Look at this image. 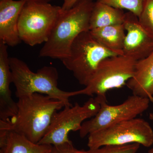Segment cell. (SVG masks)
<instances>
[{
	"label": "cell",
	"instance_id": "cell-1",
	"mask_svg": "<svg viewBox=\"0 0 153 153\" xmlns=\"http://www.w3.org/2000/svg\"><path fill=\"white\" fill-rule=\"evenodd\" d=\"M17 103L16 116L2 121L9 130L23 135L35 143L44 137L55 113L65 106L61 100L37 93L20 97Z\"/></svg>",
	"mask_w": 153,
	"mask_h": 153
},
{
	"label": "cell",
	"instance_id": "cell-2",
	"mask_svg": "<svg viewBox=\"0 0 153 153\" xmlns=\"http://www.w3.org/2000/svg\"><path fill=\"white\" fill-rule=\"evenodd\" d=\"M94 2L78 0L71 9L62 12L39 56L63 60L69 56L72 43L79 34L90 31Z\"/></svg>",
	"mask_w": 153,
	"mask_h": 153
},
{
	"label": "cell",
	"instance_id": "cell-3",
	"mask_svg": "<svg viewBox=\"0 0 153 153\" xmlns=\"http://www.w3.org/2000/svg\"><path fill=\"white\" fill-rule=\"evenodd\" d=\"M10 63L12 82L16 87L15 94L18 98L40 93L63 101L65 106L72 105L69 99L76 95V91H64L58 87V73L55 67L44 66L34 72L27 63L17 57H10Z\"/></svg>",
	"mask_w": 153,
	"mask_h": 153
},
{
	"label": "cell",
	"instance_id": "cell-4",
	"mask_svg": "<svg viewBox=\"0 0 153 153\" xmlns=\"http://www.w3.org/2000/svg\"><path fill=\"white\" fill-rule=\"evenodd\" d=\"M120 55L103 47L90 31L79 34L71 45L69 56L61 60L80 85L86 86L99 63L107 57Z\"/></svg>",
	"mask_w": 153,
	"mask_h": 153
},
{
	"label": "cell",
	"instance_id": "cell-5",
	"mask_svg": "<svg viewBox=\"0 0 153 153\" xmlns=\"http://www.w3.org/2000/svg\"><path fill=\"white\" fill-rule=\"evenodd\" d=\"M61 12L49 3L26 2L18 22L21 41L31 47L47 42Z\"/></svg>",
	"mask_w": 153,
	"mask_h": 153
},
{
	"label": "cell",
	"instance_id": "cell-6",
	"mask_svg": "<svg viewBox=\"0 0 153 153\" xmlns=\"http://www.w3.org/2000/svg\"><path fill=\"white\" fill-rule=\"evenodd\" d=\"M137 62L124 55L107 57L99 63L85 88L76 91V95H105L108 91L126 85L134 76Z\"/></svg>",
	"mask_w": 153,
	"mask_h": 153
},
{
	"label": "cell",
	"instance_id": "cell-7",
	"mask_svg": "<svg viewBox=\"0 0 153 153\" xmlns=\"http://www.w3.org/2000/svg\"><path fill=\"white\" fill-rule=\"evenodd\" d=\"M138 143L149 148L153 144V130L148 122L135 118L115 124L88 135L89 149L108 145Z\"/></svg>",
	"mask_w": 153,
	"mask_h": 153
},
{
	"label": "cell",
	"instance_id": "cell-8",
	"mask_svg": "<svg viewBox=\"0 0 153 153\" xmlns=\"http://www.w3.org/2000/svg\"><path fill=\"white\" fill-rule=\"evenodd\" d=\"M100 108L98 96L90 98L82 105L76 102L74 106L64 107L55 113L47 133L38 143L56 146L69 142V133L79 131L84 120L95 116Z\"/></svg>",
	"mask_w": 153,
	"mask_h": 153
},
{
	"label": "cell",
	"instance_id": "cell-9",
	"mask_svg": "<svg viewBox=\"0 0 153 153\" xmlns=\"http://www.w3.org/2000/svg\"><path fill=\"white\" fill-rule=\"evenodd\" d=\"M97 96L100 99V109L95 116L82 123L79 130L81 138L115 124L135 118L148 109L151 101L149 98L133 94L121 104L111 105L107 103L105 95Z\"/></svg>",
	"mask_w": 153,
	"mask_h": 153
},
{
	"label": "cell",
	"instance_id": "cell-10",
	"mask_svg": "<svg viewBox=\"0 0 153 153\" xmlns=\"http://www.w3.org/2000/svg\"><path fill=\"white\" fill-rule=\"evenodd\" d=\"M123 25L126 31L123 55L137 61L153 52V35L140 23L138 17L130 12L125 13Z\"/></svg>",
	"mask_w": 153,
	"mask_h": 153
},
{
	"label": "cell",
	"instance_id": "cell-11",
	"mask_svg": "<svg viewBox=\"0 0 153 153\" xmlns=\"http://www.w3.org/2000/svg\"><path fill=\"white\" fill-rule=\"evenodd\" d=\"M26 2L0 0V40L13 47L22 42L18 31L19 16Z\"/></svg>",
	"mask_w": 153,
	"mask_h": 153
},
{
	"label": "cell",
	"instance_id": "cell-12",
	"mask_svg": "<svg viewBox=\"0 0 153 153\" xmlns=\"http://www.w3.org/2000/svg\"><path fill=\"white\" fill-rule=\"evenodd\" d=\"M126 85L133 94L149 98L153 102V52L137 61L134 76Z\"/></svg>",
	"mask_w": 153,
	"mask_h": 153
},
{
	"label": "cell",
	"instance_id": "cell-13",
	"mask_svg": "<svg viewBox=\"0 0 153 153\" xmlns=\"http://www.w3.org/2000/svg\"><path fill=\"white\" fill-rule=\"evenodd\" d=\"M7 129V139L4 145L0 148V153H49L52 145L35 143L26 137Z\"/></svg>",
	"mask_w": 153,
	"mask_h": 153
},
{
	"label": "cell",
	"instance_id": "cell-14",
	"mask_svg": "<svg viewBox=\"0 0 153 153\" xmlns=\"http://www.w3.org/2000/svg\"><path fill=\"white\" fill-rule=\"evenodd\" d=\"M123 10L113 7L97 0L94 2L90 19V30L111 25L123 24Z\"/></svg>",
	"mask_w": 153,
	"mask_h": 153
},
{
	"label": "cell",
	"instance_id": "cell-15",
	"mask_svg": "<svg viewBox=\"0 0 153 153\" xmlns=\"http://www.w3.org/2000/svg\"><path fill=\"white\" fill-rule=\"evenodd\" d=\"M125 31L123 24H122L97 28L90 31L96 40L103 47L123 55Z\"/></svg>",
	"mask_w": 153,
	"mask_h": 153
},
{
	"label": "cell",
	"instance_id": "cell-16",
	"mask_svg": "<svg viewBox=\"0 0 153 153\" xmlns=\"http://www.w3.org/2000/svg\"><path fill=\"white\" fill-rule=\"evenodd\" d=\"M113 7L126 10L139 17L142 12L146 0H98Z\"/></svg>",
	"mask_w": 153,
	"mask_h": 153
},
{
	"label": "cell",
	"instance_id": "cell-17",
	"mask_svg": "<svg viewBox=\"0 0 153 153\" xmlns=\"http://www.w3.org/2000/svg\"><path fill=\"white\" fill-rule=\"evenodd\" d=\"M138 143L117 146L108 145L95 149H89L87 153H136L140 146Z\"/></svg>",
	"mask_w": 153,
	"mask_h": 153
},
{
	"label": "cell",
	"instance_id": "cell-18",
	"mask_svg": "<svg viewBox=\"0 0 153 153\" xmlns=\"http://www.w3.org/2000/svg\"><path fill=\"white\" fill-rule=\"evenodd\" d=\"M138 18L140 23L153 35V0H146Z\"/></svg>",
	"mask_w": 153,
	"mask_h": 153
},
{
	"label": "cell",
	"instance_id": "cell-19",
	"mask_svg": "<svg viewBox=\"0 0 153 153\" xmlns=\"http://www.w3.org/2000/svg\"><path fill=\"white\" fill-rule=\"evenodd\" d=\"M49 153H87V151L77 149L70 140L62 144L52 146Z\"/></svg>",
	"mask_w": 153,
	"mask_h": 153
},
{
	"label": "cell",
	"instance_id": "cell-20",
	"mask_svg": "<svg viewBox=\"0 0 153 153\" xmlns=\"http://www.w3.org/2000/svg\"><path fill=\"white\" fill-rule=\"evenodd\" d=\"M78 0H63V5L61 7V11L63 12L71 9Z\"/></svg>",
	"mask_w": 153,
	"mask_h": 153
},
{
	"label": "cell",
	"instance_id": "cell-21",
	"mask_svg": "<svg viewBox=\"0 0 153 153\" xmlns=\"http://www.w3.org/2000/svg\"><path fill=\"white\" fill-rule=\"evenodd\" d=\"M23 1H25L26 2L29 1H34L38 2H48L50 1H53V0H23Z\"/></svg>",
	"mask_w": 153,
	"mask_h": 153
},
{
	"label": "cell",
	"instance_id": "cell-22",
	"mask_svg": "<svg viewBox=\"0 0 153 153\" xmlns=\"http://www.w3.org/2000/svg\"><path fill=\"white\" fill-rule=\"evenodd\" d=\"M149 118L151 120H153V113L150 114Z\"/></svg>",
	"mask_w": 153,
	"mask_h": 153
},
{
	"label": "cell",
	"instance_id": "cell-23",
	"mask_svg": "<svg viewBox=\"0 0 153 153\" xmlns=\"http://www.w3.org/2000/svg\"><path fill=\"white\" fill-rule=\"evenodd\" d=\"M148 153H153V148H152L148 152Z\"/></svg>",
	"mask_w": 153,
	"mask_h": 153
}]
</instances>
